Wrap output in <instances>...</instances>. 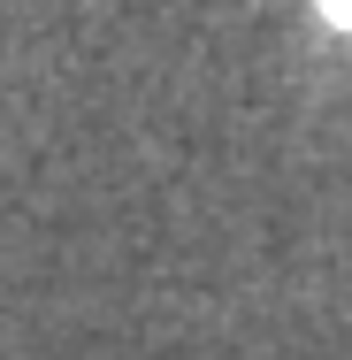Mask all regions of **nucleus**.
Instances as JSON below:
<instances>
[{
  "mask_svg": "<svg viewBox=\"0 0 352 360\" xmlns=\"http://www.w3.org/2000/svg\"><path fill=\"white\" fill-rule=\"evenodd\" d=\"M322 15L330 23H352V0H322Z\"/></svg>",
  "mask_w": 352,
  "mask_h": 360,
  "instance_id": "nucleus-1",
  "label": "nucleus"
}]
</instances>
